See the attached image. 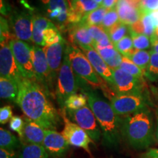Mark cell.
Listing matches in <instances>:
<instances>
[{
  "mask_svg": "<svg viewBox=\"0 0 158 158\" xmlns=\"http://www.w3.org/2000/svg\"><path fill=\"white\" fill-rule=\"evenodd\" d=\"M50 94L36 81L23 78L19 83L16 103L25 116L45 130H56L60 116L49 98Z\"/></svg>",
  "mask_w": 158,
  "mask_h": 158,
  "instance_id": "cell-1",
  "label": "cell"
},
{
  "mask_svg": "<svg viewBox=\"0 0 158 158\" xmlns=\"http://www.w3.org/2000/svg\"><path fill=\"white\" fill-rule=\"evenodd\" d=\"M84 93L101 130L103 144L109 149H115L122 138V118L116 114L110 102L96 90H89Z\"/></svg>",
  "mask_w": 158,
  "mask_h": 158,
  "instance_id": "cell-2",
  "label": "cell"
},
{
  "mask_svg": "<svg viewBox=\"0 0 158 158\" xmlns=\"http://www.w3.org/2000/svg\"><path fill=\"white\" fill-rule=\"evenodd\" d=\"M122 138L130 147L135 149H144L154 142L152 116L147 110H142L122 118Z\"/></svg>",
  "mask_w": 158,
  "mask_h": 158,
  "instance_id": "cell-3",
  "label": "cell"
},
{
  "mask_svg": "<svg viewBox=\"0 0 158 158\" xmlns=\"http://www.w3.org/2000/svg\"><path fill=\"white\" fill-rule=\"evenodd\" d=\"M66 51L71 67L76 76L79 88L81 89L83 92L100 89L101 77L96 74L95 70L81 49L77 45L68 43Z\"/></svg>",
  "mask_w": 158,
  "mask_h": 158,
  "instance_id": "cell-4",
  "label": "cell"
},
{
  "mask_svg": "<svg viewBox=\"0 0 158 158\" xmlns=\"http://www.w3.org/2000/svg\"><path fill=\"white\" fill-rule=\"evenodd\" d=\"M55 86V95L62 110L64 109V102L69 97L76 94L78 89L77 78L69 59L68 52L65 51L62 67L57 77Z\"/></svg>",
  "mask_w": 158,
  "mask_h": 158,
  "instance_id": "cell-5",
  "label": "cell"
},
{
  "mask_svg": "<svg viewBox=\"0 0 158 158\" xmlns=\"http://www.w3.org/2000/svg\"><path fill=\"white\" fill-rule=\"evenodd\" d=\"M64 113L70 121L78 124L88 134L92 141H100L102 136L101 130L89 106H86L76 110L64 109Z\"/></svg>",
  "mask_w": 158,
  "mask_h": 158,
  "instance_id": "cell-6",
  "label": "cell"
},
{
  "mask_svg": "<svg viewBox=\"0 0 158 158\" xmlns=\"http://www.w3.org/2000/svg\"><path fill=\"white\" fill-rule=\"evenodd\" d=\"M10 46L22 76L26 78L36 81L31 59V45L14 37L10 41Z\"/></svg>",
  "mask_w": 158,
  "mask_h": 158,
  "instance_id": "cell-7",
  "label": "cell"
},
{
  "mask_svg": "<svg viewBox=\"0 0 158 158\" xmlns=\"http://www.w3.org/2000/svg\"><path fill=\"white\" fill-rule=\"evenodd\" d=\"M31 54L36 81L42 85L51 94L54 84L51 78L50 68L45 52L43 51V48L35 45H31Z\"/></svg>",
  "mask_w": 158,
  "mask_h": 158,
  "instance_id": "cell-8",
  "label": "cell"
},
{
  "mask_svg": "<svg viewBox=\"0 0 158 158\" xmlns=\"http://www.w3.org/2000/svg\"><path fill=\"white\" fill-rule=\"evenodd\" d=\"M109 100L114 111L119 116L130 115L146 108V100L141 94H115Z\"/></svg>",
  "mask_w": 158,
  "mask_h": 158,
  "instance_id": "cell-9",
  "label": "cell"
},
{
  "mask_svg": "<svg viewBox=\"0 0 158 158\" xmlns=\"http://www.w3.org/2000/svg\"><path fill=\"white\" fill-rule=\"evenodd\" d=\"M10 25L15 38L32 43V13L28 11L13 12L10 15Z\"/></svg>",
  "mask_w": 158,
  "mask_h": 158,
  "instance_id": "cell-10",
  "label": "cell"
},
{
  "mask_svg": "<svg viewBox=\"0 0 158 158\" xmlns=\"http://www.w3.org/2000/svg\"><path fill=\"white\" fill-rule=\"evenodd\" d=\"M62 118L64 119V126L62 134L66 141L70 145L81 148L89 153V143L92 141L88 134L81 127H79L78 124L70 121L64 113V109L62 110Z\"/></svg>",
  "mask_w": 158,
  "mask_h": 158,
  "instance_id": "cell-11",
  "label": "cell"
},
{
  "mask_svg": "<svg viewBox=\"0 0 158 158\" xmlns=\"http://www.w3.org/2000/svg\"><path fill=\"white\" fill-rule=\"evenodd\" d=\"M114 84L111 86L116 94H141L140 80L120 68L112 70Z\"/></svg>",
  "mask_w": 158,
  "mask_h": 158,
  "instance_id": "cell-12",
  "label": "cell"
},
{
  "mask_svg": "<svg viewBox=\"0 0 158 158\" xmlns=\"http://www.w3.org/2000/svg\"><path fill=\"white\" fill-rule=\"evenodd\" d=\"M0 74L1 77L7 78L18 84L23 76L15 62L10 43L1 45L0 48Z\"/></svg>",
  "mask_w": 158,
  "mask_h": 158,
  "instance_id": "cell-13",
  "label": "cell"
},
{
  "mask_svg": "<svg viewBox=\"0 0 158 158\" xmlns=\"http://www.w3.org/2000/svg\"><path fill=\"white\" fill-rule=\"evenodd\" d=\"M67 44L68 42L63 39L62 41L56 44L45 45L43 47V50L46 56L47 62L50 68L51 78L54 84H56L57 77L64 60Z\"/></svg>",
  "mask_w": 158,
  "mask_h": 158,
  "instance_id": "cell-14",
  "label": "cell"
},
{
  "mask_svg": "<svg viewBox=\"0 0 158 158\" xmlns=\"http://www.w3.org/2000/svg\"><path fill=\"white\" fill-rule=\"evenodd\" d=\"M43 147L51 157L57 158L64 156L70 148V144L62 133L56 130H46Z\"/></svg>",
  "mask_w": 158,
  "mask_h": 158,
  "instance_id": "cell-15",
  "label": "cell"
},
{
  "mask_svg": "<svg viewBox=\"0 0 158 158\" xmlns=\"http://www.w3.org/2000/svg\"><path fill=\"white\" fill-rule=\"evenodd\" d=\"M78 48L81 49L84 54L86 55L89 62L93 67L95 72L102 78H103L106 81L110 84V86L114 84V76L113 71L110 69L108 65L106 64L104 59L100 56L97 51L92 48V46L88 45H81Z\"/></svg>",
  "mask_w": 158,
  "mask_h": 158,
  "instance_id": "cell-16",
  "label": "cell"
},
{
  "mask_svg": "<svg viewBox=\"0 0 158 158\" xmlns=\"http://www.w3.org/2000/svg\"><path fill=\"white\" fill-rule=\"evenodd\" d=\"M120 22L130 26L141 19L143 13L140 7H136L127 0H118L116 5Z\"/></svg>",
  "mask_w": 158,
  "mask_h": 158,
  "instance_id": "cell-17",
  "label": "cell"
},
{
  "mask_svg": "<svg viewBox=\"0 0 158 158\" xmlns=\"http://www.w3.org/2000/svg\"><path fill=\"white\" fill-rule=\"evenodd\" d=\"M23 120L24 127L21 141H24L27 143L43 146L46 130L27 116L23 118Z\"/></svg>",
  "mask_w": 158,
  "mask_h": 158,
  "instance_id": "cell-18",
  "label": "cell"
},
{
  "mask_svg": "<svg viewBox=\"0 0 158 158\" xmlns=\"http://www.w3.org/2000/svg\"><path fill=\"white\" fill-rule=\"evenodd\" d=\"M68 42L77 46L88 45L93 48L94 41L89 32L87 26L82 23L70 26L68 29Z\"/></svg>",
  "mask_w": 158,
  "mask_h": 158,
  "instance_id": "cell-19",
  "label": "cell"
},
{
  "mask_svg": "<svg viewBox=\"0 0 158 158\" xmlns=\"http://www.w3.org/2000/svg\"><path fill=\"white\" fill-rule=\"evenodd\" d=\"M54 24L51 20L44 15L40 14H33V31L32 43L37 46H45L43 33L47 29L55 27Z\"/></svg>",
  "mask_w": 158,
  "mask_h": 158,
  "instance_id": "cell-20",
  "label": "cell"
},
{
  "mask_svg": "<svg viewBox=\"0 0 158 158\" xmlns=\"http://www.w3.org/2000/svg\"><path fill=\"white\" fill-rule=\"evenodd\" d=\"M130 31L138 34L145 35L151 37L155 34V27L153 18L150 13H143L141 19L133 24L129 26Z\"/></svg>",
  "mask_w": 158,
  "mask_h": 158,
  "instance_id": "cell-21",
  "label": "cell"
},
{
  "mask_svg": "<svg viewBox=\"0 0 158 158\" xmlns=\"http://www.w3.org/2000/svg\"><path fill=\"white\" fill-rule=\"evenodd\" d=\"M70 10L81 18L86 16L88 13L98 9L100 5L94 0H68Z\"/></svg>",
  "mask_w": 158,
  "mask_h": 158,
  "instance_id": "cell-22",
  "label": "cell"
},
{
  "mask_svg": "<svg viewBox=\"0 0 158 158\" xmlns=\"http://www.w3.org/2000/svg\"><path fill=\"white\" fill-rule=\"evenodd\" d=\"M19 95V84L7 78H0V97L4 100L16 102Z\"/></svg>",
  "mask_w": 158,
  "mask_h": 158,
  "instance_id": "cell-23",
  "label": "cell"
},
{
  "mask_svg": "<svg viewBox=\"0 0 158 158\" xmlns=\"http://www.w3.org/2000/svg\"><path fill=\"white\" fill-rule=\"evenodd\" d=\"M18 158H49V155L43 146L23 143L18 154Z\"/></svg>",
  "mask_w": 158,
  "mask_h": 158,
  "instance_id": "cell-24",
  "label": "cell"
},
{
  "mask_svg": "<svg viewBox=\"0 0 158 158\" xmlns=\"http://www.w3.org/2000/svg\"><path fill=\"white\" fill-rule=\"evenodd\" d=\"M39 2L45 12V17L54 11L68 12L70 10L68 0H39Z\"/></svg>",
  "mask_w": 158,
  "mask_h": 158,
  "instance_id": "cell-25",
  "label": "cell"
},
{
  "mask_svg": "<svg viewBox=\"0 0 158 158\" xmlns=\"http://www.w3.org/2000/svg\"><path fill=\"white\" fill-rule=\"evenodd\" d=\"M21 146V141L11 132L4 128L0 129V147L2 149L14 152Z\"/></svg>",
  "mask_w": 158,
  "mask_h": 158,
  "instance_id": "cell-26",
  "label": "cell"
},
{
  "mask_svg": "<svg viewBox=\"0 0 158 158\" xmlns=\"http://www.w3.org/2000/svg\"><path fill=\"white\" fill-rule=\"evenodd\" d=\"M125 57L130 59L134 64L139 67L144 73L149 65L150 57H151V51L137 50V49L134 48L128 54V56Z\"/></svg>",
  "mask_w": 158,
  "mask_h": 158,
  "instance_id": "cell-27",
  "label": "cell"
},
{
  "mask_svg": "<svg viewBox=\"0 0 158 158\" xmlns=\"http://www.w3.org/2000/svg\"><path fill=\"white\" fill-rule=\"evenodd\" d=\"M108 10L100 6L98 9L94 10L91 13H88L86 16L83 18L81 23H84L86 26L92 25H101L103 21L105 15L107 13Z\"/></svg>",
  "mask_w": 158,
  "mask_h": 158,
  "instance_id": "cell-28",
  "label": "cell"
},
{
  "mask_svg": "<svg viewBox=\"0 0 158 158\" xmlns=\"http://www.w3.org/2000/svg\"><path fill=\"white\" fill-rule=\"evenodd\" d=\"M87 96L84 94H74L69 97L64 102V109L78 110L86 106Z\"/></svg>",
  "mask_w": 158,
  "mask_h": 158,
  "instance_id": "cell-29",
  "label": "cell"
},
{
  "mask_svg": "<svg viewBox=\"0 0 158 158\" xmlns=\"http://www.w3.org/2000/svg\"><path fill=\"white\" fill-rule=\"evenodd\" d=\"M128 31H130L128 25L124 24L119 21L108 31V35L113 44L115 45L124 37L127 36Z\"/></svg>",
  "mask_w": 158,
  "mask_h": 158,
  "instance_id": "cell-30",
  "label": "cell"
},
{
  "mask_svg": "<svg viewBox=\"0 0 158 158\" xmlns=\"http://www.w3.org/2000/svg\"><path fill=\"white\" fill-rule=\"evenodd\" d=\"M144 75L152 81H158V53L151 51L149 65L144 72Z\"/></svg>",
  "mask_w": 158,
  "mask_h": 158,
  "instance_id": "cell-31",
  "label": "cell"
},
{
  "mask_svg": "<svg viewBox=\"0 0 158 158\" xmlns=\"http://www.w3.org/2000/svg\"><path fill=\"white\" fill-rule=\"evenodd\" d=\"M119 68L126 71L128 73H130L138 79H141L144 75L143 71L139 67L134 64L130 59L124 56L122 57V61L119 66Z\"/></svg>",
  "mask_w": 158,
  "mask_h": 158,
  "instance_id": "cell-32",
  "label": "cell"
},
{
  "mask_svg": "<svg viewBox=\"0 0 158 158\" xmlns=\"http://www.w3.org/2000/svg\"><path fill=\"white\" fill-rule=\"evenodd\" d=\"M129 32L133 39L134 48L137 50H145L152 46L151 39H149V37L145 35L138 34L131 31H130Z\"/></svg>",
  "mask_w": 158,
  "mask_h": 158,
  "instance_id": "cell-33",
  "label": "cell"
},
{
  "mask_svg": "<svg viewBox=\"0 0 158 158\" xmlns=\"http://www.w3.org/2000/svg\"><path fill=\"white\" fill-rule=\"evenodd\" d=\"M45 45H51L62 41L63 38L56 27L47 29L43 33Z\"/></svg>",
  "mask_w": 158,
  "mask_h": 158,
  "instance_id": "cell-34",
  "label": "cell"
},
{
  "mask_svg": "<svg viewBox=\"0 0 158 158\" xmlns=\"http://www.w3.org/2000/svg\"><path fill=\"white\" fill-rule=\"evenodd\" d=\"M87 28L89 32L91 37L94 41V46L95 44L102 40L109 38L108 33L106 31L102 28L101 25H92V26H87Z\"/></svg>",
  "mask_w": 158,
  "mask_h": 158,
  "instance_id": "cell-35",
  "label": "cell"
},
{
  "mask_svg": "<svg viewBox=\"0 0 158 158\" xmlns=\"http://www.w3.org/2000/svg\"><path fill=\"white\" fill-rule=\"evenodd\" d=\"M118 15L117 11H116V7H114L113 9L108 10L107 13L105 15L103 21L101 23L102 27L106 31V32H108V31L110 30L114 26H115L118 21Z\"/></svg>",
  "mask_w": 158,
  "mask_h": 158,
  "instance_id": "cell-36",
  "label": "cell"
},
{
  "mask_svg": "<svg viewBox=\"0 0 158 158\" xmlns=\"http://www.w3.org/2000/svg\"><path fill=\"white\" fill-rule=\"evenodd\" d=\"M114 46L116 50L124 56H127L128 54L134 49L133 39L128 35L124 37L121 40L114 45Z\"/></svg>",
  "mask_w": 158,
  "mask_h": 158,
  "instance_id": "cell-37",
  "label": "cell"
},
{
  "mask_svg": "<svg viewBox=\"0 0 158 158\" xmlns=\"http://www.w3.org/2000/svg\"><path fill=\"white\" fill-rule=\"evenodd\" d=\"M0 42L1 45L10 43V41L14 38L15 36L10 31L9 22L2 15L0 17Z\"/></svg>",
  "mask_w": 158,
  "mask_h": 158,
  "instance_id": "cell-38",
  "label": "cell"
},
{
  "mask_svg": "<svg viewBox=\"0 0 158 158\" xmlns=\"http://www.w3.org/2000/svg\"><path fill=\"white\" fill-rule=\"evenodd\" d=\"M23 127H24V120L21 116H14L10 120V128L19 134L20 139H22Z\"/></svg>",
  "mask_w": 158,
  "mask_h": 158,
  "instance_id": "cell-39",
  "label": "cell"
},
{
  "mask_svg": "<svg viewBox=\"0 0 158 158\" xmlns=\"http://www.w3.org/2000/svg\"><path fill=\"white\" fill-rule=\"evenodd\" d=\"M140 9L142 13H150L158 10V0H142Z\"/></svg>",
  "mask_w": 158,
  "mask_h": 158,
  "instance_id": "cell-40",
  "label": "cell"
},
{
  "mask_svg": "<svg viewBox=\"0 0 158 158\" xmlns=\"http://www.w3.org/2000/svg\"><path fill=\"white\" fill-rule=\"evenodd\" d=\"M97 51L100 55V56L104 59V61L111 59L112 57H114L118 52L116 49L114 45H111V46H108L101 49H98Z\"/></svg>",
  "mask_w": 158,
  "mask_h": 158,
  "instance_id": "cell-41",
  "label": "cell"
},
{
  "mask_svg": "<svg viewBox=\"0 0 158 158\" xmlns=\"http://www.w3.org/2000/svg\"><path fill=\"white\" fill-rule=\"evenodd\" d=\"M13 117V111L12 108L10 106H3L0 108V123L5 124Z\"/></svg>",
  "mask_w": 158,
  "mask_h": 158,
  "instance_id": "cell-42",
  "label": "cell"
},
{
  "mask_svg": "<svg viewBox=\"0 0 158 158\" xmlns=\"http://www.w3.org/2000/svg\"><path fill=\"white\" fill-rule=\"evenodd\" d=\"M122 57H123V56L119 52H118L114 57L105 61V62H106V64L108 65V67L111 70H115V69L119 68V66L122 61Z\"/></svg>",
  "mask_w": 158,
  "mask_h": 158,
  "instance_id": "cell-43",
  "label": "cell"
},
{
  "mask_svg": "<svg viewBox=\"0 0 158 158\" xmlns=\"http://www.w3.org/2000/svg\"><path fill=\"white\" fill-rule=\"evenodd\" d=\"M1 14L2 15H9L10 14L12 10L10 6L5 0H1Z\"/></svg>",
  "mask_w": 158,
  "mask_h": 158,
  "instance_id": "cell-44",
  "label": "cell"
},
{
  "mask_svg": "<svg viewBox=\"0 0 158 158\" xmlns=\"http://www.w3.org/2000/svg\"><path fill=\"white\" fill-rule=\"evenodd\" d=\"M141 158H158V149L152 148L148 149L141 155Z\"/></svg>",
  "mask_w": 158,
  "mask_h": 158,
  "instance_id": "cell-45",
  "label": "cell"
},
{
  "mask_svg": "<svg viewBox=\"0 0 158 158\" xmlns=\"http://www.w3.org/2000/svg\"><path fill=\"white\" fill-rule=\"evenodd\" d=\"M0 158H18V155L13 151L0 149Z\"/></svg>",
  "mask_w": 158,
  "mask_h": 158,
  "instance_id": "cell-46",
  "label": "cell"
},
{
  "mask_svg": "<svg viewBox=\"0 0 158 158\" xmlns=\"http://www.w3.org/2000/svg\"><path fill=\"white\" fill-rule=\"evenodd\" d=\"M118 0H103L101 6L107 10L113 9L116 7Z\"/></svg>",
  "mask_w": 158,
  "mask_h": 158,
  "instance_id": "cell-47",
  "label": "cell"
},
{
  "mask_svg": "<svg viewBox=\"0 0 158 158\" xmlns=\"http://www.w3.org/2000/svg\"><path fill=\"white\" fill-rule=\"evenodd\" d=\"M151 43H152V51H155L156 53H158V40L155 38V37H151Z\"/></svg>",
  "mask_w": 158,
  "mask_h": 158,
  "instance_id": "cell-48",
  "label": "cell"
},
{
  "mask_svg": "<svg viewBox=\"0 0 158 158\" xmlns=\"http://www.w3.org/2000/svg\"><path fill=\"white\" fill-rule=\"evenodd\" d=\"M151 15L153 18L154 23H155V28L157 29V28H158V10L151 13Z\"/></svg>",
  "mask_w": 158,
  "mask_h": 158,
  "instance_id": "cell-49",
  "label": "cell"
},
{
  "mask_svg": "<svg viewBox=\"0 0 158 158\" xmlns=\"http://www.w3.org/2000/svg\"><path fill=\"white\" fill-rule=\"evenodd\" d=\"M156 136H157V139L158 141V117H157V130H156Z\"/></svg>",
  "mask_w": 158,
  "mask_h": 158,
  "instance_id": "cell-50",
  "label": "cell"
},
{
  "mask_svg": "<svg viewBox=\"0 0 158 158\" xmlns=\"http://www.w3.org/2000/svg\"><path fill=\"white\" fill-rule=\"evenodd\" d=\"M94 1L98 4H99V5H100V6H101L102 2H103V0H94Z\"/></svg>",
  "mask_w": 158,
  "mask_h": 158,
  "instance_id": "cell-51",
  "label": "cell"
}]
</instances>
